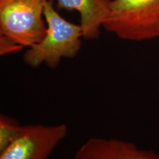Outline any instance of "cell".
I'll return each instance as SVG.
<instances>
[{
	"mask_svg": "<svg viewBox=\"0 0 159 159\" xmlns=\"http://www.w3.org/2000/svg\"><path fill=\"white\" fill-rule=\"evenodd\" d=\"M74 159H159V153L122 139L90 137L77 149Z\"/></svg>",
	"mask_w": 159,
	"mask_h": 159,
	"instance_id": "obj_5",
	"label": "cell"
},
{
	"mask_svg": "<svg viewBox=\"0 0 159 159\" xmlns=\"http://www.w3.org/2000/svg\"><path fill=\"white\" fill-rule=\"evenodd\" d=\"M102 27L130 41L159 38V0H111Z\"/></svg>",
	"mask_w": 159,
	"mask_h": 159,
	"instance_id": "obj_2",
	"label": "cell"
},
{
	"mask_svg": "<svg viewBox=\"0 0 159 159\" xmlns=\"http://www.w3.org/2000/svg\"><path fill=\"white\" fill-rule=\"evenodd\" d=\"M111 0H57L59 8L76 11L79 13L80 25L83 39H97L100 28L106 21L110 11Z\"/></svg>",
	"mask_w": 159,
	"mask_h": 159,
	"instance_id": "obj_6",
	"label": "cell"
},
{
	"mask_svg": "<svg viewBox=\"0 0 159 159\" xmlns=\"http://www.w3.org/2000/svg\"><path fill=\"white\" fill-rule=\"evenodd\" d=\"M22 48H24L22 46L13 40L5 35H0V55L2 56L11 53L17 52Z\"/></svg>",
	"mask_w": 159,
	"mask_h": 159,
	"instance_id": "obj_8",
	"label": "cell"
},
{
	"mask_svg": "<svg viewBox=\"0 0 159 159\" xmlns=\"http://www.w3.org/2000/svg\"><path fill=\"white\" fill-rule=\"evenodd\" d=\"M68 132L64 123L24 125L19 138L0 152V159H47Z\"/></svg>",
	"mask_w": 159,
	"mask_h": 159,
	"instance_id": "obj_4",
	"label": "cell"
},
{
	"mask_svg": "<svg viewBox=\"0 0 159 159\" xmlns=\"http://www.w3.org/2000/svg\"><path fill=\"white\" fill-rule=\"evenodd\" d=\"M43 14L47 23L45 35L40 42L27 48L23 59L31 68L45 64L55 69L63 58H73L77 55L82 44L83 31L80 25L63 19L50 0L45 4Z\"/></svg>",
	"mask_w": 159,
	"mask_h": 159,
	"instance_id": "obj_1",
	"label": "cell"
},
{
	"mask_svg": "<svg viewBox=\"0 0 159 159\" xmlns=\"http://www.w3.org/2000/svg\"><path fill=\"white\" fill-rule=\"evenodd\" d=\"M47 1L0 0V35L27 48L40 42L47 31Z\"/></svg>",
	"mask_w": 159,
	"mask_h": 159,
	"instance_id": "obj_3",
	"label": "cell"
},
{
	"mask_svg": "<svg viewBox=\"0 0 159 159\" xmlns=\"http://www.w3.org/2000/svg\"><path fill=\"white\" fill-rule=\"evenodd\" d=\"M16 119L5 114L0 115V152L5 150L19 137L23 130Z\"/></svg>",
	"mask_w": 159,
	"mask_h": 159,
	"instance_id": "obj_7",
	"label": "cell"
}]
</instances>
